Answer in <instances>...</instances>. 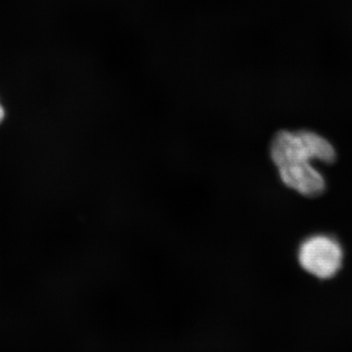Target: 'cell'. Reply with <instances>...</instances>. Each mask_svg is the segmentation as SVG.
Returning <instances> with one entry per match:
<instances>
[{"mask_svg":"<svg viewBox=\"0 0 352 352\" xmlns=\"http://www.w3.org/2000/svg\"><path fill=\"white\" fill-rule=\"evenodd\" d=\"M342 258L339 243L325 235L310 237L302 243L298 252L303 270L321 279L335 276L342 267Z\"/></svg>","mask_w":352,"mask_h":352,"instance_id":"cell-2","label":"cell"},{"mask_svg":"<svg viewBox=\"0 0 352 352\" xmlns=\"http://www.w3.org/2000/svg\"><path fill=\"white\" fill-rule=\"evenodd\" d=\"M270 154L277 168L289 164L311 163L314 160L333 163L336 159L331 143L307 131L278 132L271 143Z\"/></svg>","mask_w":352,"mask_h":352,"instance_id":"cell-1","label":"cell"},{"mask_svg":"<svg viewBox=\"0 0 352 352\" xmlns=\"http://www.w3.org/2000/svg\"><path fill=\"white\" fill-rule=\"evenodd\" d=\"M278 170L282 182L302 195L319 196L325 189L323 176L310 163L286 164L279 166Z\"/></svg>","mask_w":352,"mask_h":352,"instance_id":"cell-3","label":"cell"},{"mask_svg":"<svg viewBox=\"0 0 352 352\" xmlns=\"http://www.w3.org/2000/svg\"><path fill=\"white\" fill-rule=\"evenodd\" d=\"M6 119V110H4L3 106H2L1 102H0V124Z\"/></svg>","mask_w":352,"mask_h":352,"instance_id":"cell-4","label":"cell"}]
</instances>
